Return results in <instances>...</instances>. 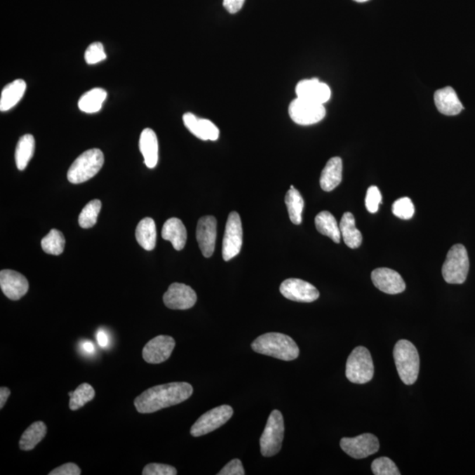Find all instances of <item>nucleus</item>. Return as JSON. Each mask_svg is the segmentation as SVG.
<instances>
[{
	"label": "nucleus",
	"instance_id": "obj_1",
	"mask_svg": "<svg viewBox=\"0 0 475 475\" xmlns=\"http://www.w3.org/2000/svg\"><path fill=\"white\" fill-rule=\"evenodd\" d=\"M193 387L187 382H173L149 388L135 399L134 405L141 414L161 410L188 400Z\"/></svg>",
	"mask_w": 475,
	"mask_h": 475
},
{
	"label": "nucleus",
	"instance_id": "obj_2",
	"mask_svg": "<svg viewBox=\"0 0 475 475\" xmlns=\"http://www.w3.org/2000/svg\"><path fill=\"white\" fill-rule=\"evenodd\" d=\"M256 353L283 361H293L300 356V349L293 338L281 333H267L252 343Z\"/></svg>",
	"mask_w": 475,
	"mask_h": 475
},
{
	"label": "nucleus",
	"instance_id": "obj_3",
	"mask_svg": "<svg viewBox=\"0 0 475 475\" xmlns=\"http://www.w3.org/2000/svg\"><path fill=\"white\" fill-rule=\"evenodd\" d=\"M394 358L402 382L408 386L415 383L420 370V358L415 345L407 340H401L394 347Z\"/></svg>",
	"mask_w": 475,
	"mask_h": 475
},
{
	"label": "nucleus",
	"instance_id": "obj_4",
	"mask_svg": "<svg viewBox=\"0 0 475 475\" xmlns=\"http://www.w3.org/2000/svg\"><path fill=\"white\" fill-rule=\"evenodd\" d=\"M104 164L103 152L100 149H91L79 155L67 173L68 181L79 185L95 177Z\"/></svg>",
	"mask_w": 475,
	"mask_h": 475
},
{
	"label": "nucleus",
	"instance_id": "obj_5",
	"mask_svg": "<svg viewBox=\"0 0 475 475\" xmlns=\"http://www.w3.org/2000/svg\"><path fill=\"white\" fill-rule=\"evenodd\" d=\"M374 366L372 356L365 347H356L346 363V377L350 382L366 384L373 380Z\"/></svg>",
	"mask_w": 475,
	"mask_h": 475
},
{
	"label": "nucleus",
	"instance_id": "obj_6",
	"mask_svg": "<svg viewBox=\"0 0 475 475\" xmlns=\"http://www.w3.org/2000/svg\"><path fill=\"white\" fill-rule=\"evenodd\" d=\"M469 272V258L463 245L456 244L448 251L443 265L442 275L446 283L461 284L466 281Z\"/></svg>",
	"mask_w": 475,
	"mask_h": 475
},
{
	"label": "nucleus",
	"instance_id": "obj_7",
	"mask_svg": "<svg viewBox=\"0 0 475 475\" xmlns=\"http://www.w3.org/2000/svg\"><path fill=\"white\" fill-rule=\"evenodd\" d=\"M284 436V422L282 413L273 410L260 439L263 457H272L280 452Z\"/></svg>",
	"mask_w": 475,
	"mask_h": 475
},
{
	"label": "nucleus",
	"instance_id": "obj_8",
	"mask_svg": "<svg viewBox=\"0 0 475 475\" xmlns=\"http://www.w3.org/2000/svg\"><path fill=\"white\" fill-rule=\"evenodd\" d=\"M234 415V409L230 406L222 405L201 415L199 420L193 424L190 434L199 438L227 424Z\"/></svg>",
	"mask_w": 475,
	"mask_h": 475
},
{
	"label": "nucleus",
	"instance_id": "obj_9",
	"mask_svg": "<svg viewBox=\"0 0 475 475\" xmlns=\"http://www.w3.org/2000/svg\"><path fill=\"white\" fill-rule=\"evenodd\" d=\"M291 120L300 126H312L324 119L326 109L323 104L300 98L295 99L289 106Z\"/></svg>",
	"mask_w": 475,
	"mask_h": 475
},
{
	"label": "nucleus",
	"instance_id": "obj_10",
	"mask_svg": "<svg viewBox=\"0 0 475 475\" xmlns=\"http://www.w3.org/2000/svg\"><path fill=\"white\" fill-rule=\"evenodd\" d=\"M243 242V230L240 215L236 211L229 214L222 248V256L225 262L240 254Z\"/></svg>",
	"mask_w": 475,
	"mask_h": 475
},
{
	"label": "nucleus",
	"instance_id": "obj_11",
	"mask_svg": "<svg viewBox=\"0 0 475 475\" xmlns=\"http://www.w3.org/2000/svg\"><path fill=\"white\" fill-rule=\"evenodd\" d=\"M340 446L343 452L356 460L365 459L380 450L379 439L370 433H366L356 438H343Z\"/></svg>",
	"mask_w": 475,
	"mask_h": 475
},
{
	"label": "nucleus",
	"instance_id": "obj_12",
	"mask_svg": "<svg viewBox=\"0 0 475 475\" xmlns=\"http://www.w3.org/2000/svg\"><path fill=\"white\" fill-rule=\"evenodd\" d=\"M280 293L287 300L295 302L311 303L317 300L320 293L313 284L297 279L284 280L280 286Z\"/></svg>",
	"mask_w": 475,
	"mask_h": 475
},
{
	"label": "nucleus",
	"instance_id": "obj_13",
	"mask_svg": "<svg viewBox=\"0 0 475 475\" xmlns=\"http://www.w3.org/2000/svg\"><path fill=\"white\" fill-rule=\"evenodd\" d=\"M196 291L185 283H173L163 296L165 306L172 310H188L195 306Z\"/></svg>",
	"mask_w": 475,
	"mask_h": 475
},
{
	"label": "nucleus",
	"instance_id": "obj_14",
	"mask_svg": "<svg viewBox=\"0 0 475 475\" xmlns=\"http://www.w3.org/2000/svg\"><path fill=\"white\" fill-rule=\"evenodd\" d=\"M175 339L168 335H159L149 341L143 349V359L149 363H161L172 355Z\"/></svg>",
	"mask_w": 475,
	"mask_h": 475
},
{
	"label": "nucleus",
	"instance_id": "obj_15",
	"mask_svg": "<svg viewBox=\"0 0 475 475\" xmlns=\"http://www.w3.org/2000/svg\"><path fill=\"white\" fill-rule=\"evenodd\" d=\"M0 287L3 293L11 300H19L25 296L29 284L25 276L11 269H3L0 272Z\"/></svg>",
	"mask_w": 475,
	"mask_h": 475
},
{
	"label": "nucleus",
	"instance_id": "obj_16",
	"mask_svg": "<svg viewBox=\"0 0 475 475\" xmlns=\"http://www.w3.org/2000/svg\"><path fill=\"white\" fill-rule=\"evenodd\" d=\"M196 240L204 257L213 255L217 240V220L213 216L201 218L196 227Z\"/></svg>",
	"mask_w": 475,
	"mask_h": 475
},
{
	"label": "nucleus",
	"instance_id": "obj_17",
	"mask_svg": "<svg viewBox=\"0 0 475 475\" xmlns=\"http://www.w3.org/2000/svg\"><path fill=\"white\" fill-rule=\"evenodd\" d=\"M297 98L310 100V102L324 104L331 98V90L326 83L317 78L303 79L296 86Z\"/></svg>",
	"mask_w": 475,
	"mask_h": 475
},
{
	"label": "nucleus",
	"instance_id": "obj_18",
	"mask_svg": "<svg viewBox=\"0 0 475 475\" xmlns=\"http://www.w3.org/2000/svg\"><path fill=\"white\" fill-rule=\"evenodd\" d=\"M372 280L377 289L387 294L401 293L406 289V283L400 274L391 269L380 268L373 270Z\"/></svg>",
	"mask_w": 475,
	"mask_h": 475
},
{
	"label": "nucleus",
	"instance_id": "obj_19",
	"mask_svg": "<svg viewBox=\"0 0 475 475\" xmlns=\"http://www.w3.org/2000/svg\"><path fill=\"white\" fill-rule=\"evenodd\" d=\"M182 119L187 129L199 140L216 141L220 137V130L210 120L202 119L192 113L183 114Z\"/></svg>",
	"mask_w": 475,
	"mask_h": 475
},
{
	"label": "nucleus",
	"instance_id": "obj_20",
	"mask_svg": "<svg viewBox=\"0 0 475 475\" xmlns=\"http://www.w3.org/2000/svg\"><path fill=\"white\" fill-rule=\"evenodd\" d=\"M434 100L436 109L446 116H456L464 109L455 90L450 86L436 91Z\"/></svg>",
	"mask_w": 475,
	"mask_h": 475
},
{
	"label": "nucleus",
	"instance_id": "obj_21",
	"mask_svg": "<svg viewBox=\"0 0 475 475\" xmlns=\"http://www.w3.org/2000/svg\"><path fill=\"white\" fill-rule=\"evenodd\" d=\"M162 238L171 242L173 248L181 251L185 248L187 242V230L185 225L179 218H172L166 221L161 232Z\"/></svg>",
	"mask_w": 475,
	"mask_h": 475
},
{
	"label": "nucleus",
	"instance_id": "obj_22",
	"mask_svg": "<svg viewBox=\"0 0 475 475\" xmlns=\"http://www.w3.org/2000/svg\"><path fill=\"white\" fill-rule=\"evenodd\" d=\"M140 150L147 168H154L159 161V143L157 136L152 129L147 128L142 131L140 138Z\"/></svg>",
	"mask_w": 475,
	"mask_h": 475
},
{
	"label": "nucleus",
	"instance_id": "obj_23",
	"mask_svg": "<svg viewBox=\"0 0 475 475\" xmlns=\"http://www.w3.org/2000/svg\"><path fill=\"white\" fill-rule=\"evenodd\" d=\"M342 179V161L334 157L328 161L322 170L320 185L324 192H330L341 183Z\"/></svg>",
	"mask_w": 475,
	"mask_h": 475
},
{
	"label": "nucleus",
	"instance_id": "obj_24",
	"mask_svg": "<svg viewBox=\"0 0 475 475\" xmlns=\"http://www.w3.org/2000/svg\"><path fill=\"white\" fill-rule=\"evenodd\" d=\"M26 89L27 84L23 79H16L6 85L0 96V110L6 112L15 107L22 99Z\"/></svg>",
	"mask_w": 475,
	"mask_h": 475
},
{
	"label": "nucleus",
	"instance_id": "obj_25",
	"mask_svg": "<svg viewBox=\"0 0 475 475\" xmlns=\"http://www.w3.org/2000/svg\"><path fill=\"white\" fill-rule=\"evenodd\" d=\"M339 227L343 241L349 248L355 249L361 246L363 236L359 229L356 227L355 218H354L352 213H345L343 214Z\"/></svg>",
	"mask_w": 475,
	"mask_h": 475
},
{
	"label": "nucleus",
	"instance_id": "obj_26",
	"mask_svg": "<svg viewBox=\"0 0 475 475\" xmlns=\"http://www.w3.org/2000/svg\"><path fill=\"white\" fill-rule=\"evenodd\" d=\"M138 244L147 251L154 250L157 240L155 222L151 218H145L138 223L136 229Z\"/></svg>",
	"mask_w": 475,
	"mask_h": 475
},
{
	"label": "nucleus",
	"instance_id": "obj_27",
	"mask_svg": "<svg viewBox=\"0 0 475 475\" xmlns=\"http://www.w3.org/2000/svg\"><path fill=\"white\" fill-rule=\"evenodd\" d=\"M315 227L320 234L328 236L335 243L341 241V231L335 218L328 211H321L315 218Z\"/></svg>",
	"mask_w": 475,
	"mask_h": 475
},
{
	"label": "nucleus",
	"instance_id": "obj_28",
	"mask_svg": "<svg viewBox=\"0 0 475 475\" xmlns=\"http://www.w3.org/2000/svg\"><path fill=\"white\" fill-rule=\"evenodd\" d=\"M107 93L102 88H93L86 92L79 100V109L86 114L99 112L107 99Z\"/></svg>",
	"mask_w": 475,
	"mask_h": 475
},
{
	"label": "nucleus",
	"instance_id": "obj_29",
	"mask_svg": "<svg viewBox=\"0 0 475 475\" xmlns=\"http://www.w3.org/2000/svg\"><path fill=\"white\" fill-rule=\"evenodd\" d=\"M47 434V426L44 422H36L24 431L20 439V448L22 450H31L45 438Z\"/></svg>",
	"mask_w": 475,
	"mask_h": 475
},
{
	"label": "nucleus",
	"instance_id": "obj_30",
	"mask_svg": "<svg viewBox=\"0 0 475 475\" xmlns=\"http://www.w3.org/2000/svg\"><path fill=\"white\" fill-rule=\"evenodd\" d=\"M36 141L32 135L26 134L20 138L15 151V162L17 168L23 171L27 168L31 159L33 158Z\"/></svg>",
	"mask_w": 475,
	"mask_h": 475
},
{
	"label": "nucleus",
	"instance_id": "obj_31",
	"mask_svg": "<svg viewBox=\"0 0 475 475\" xmlns=\"http://www.w3.org/2000/svg\"><path fill=\"white\" fill-rule=\"evenodd\" d=\"M286 204L290 221L294 225L302 223L304 199L300 193L294 188V186H290L289 192L286 193Z\"/></svg>",
	"mask_w": 475,
	"mask_h": 475
},
{
	"label": "nucleus",
	"instance_id": "obj_32",
	"mask_svg": "<svg viewBox=\"0 0 475 475\" xmlns=\"http://www.w3.org/2000/svg\"><path fill=\"white\" fill-rule=\"evenodd\" d=\"M68 394L70 396L69 408H70L71 410L75 411L84 407L86 403L91 401L95 397V391L91 384L83 383L79 384L77 389L70 392Z\"/></svg>",
	"mask_w": 475,
	"mask_h": 475
},
{
	"label": "nucleus",
	"instance_id": "obj_33",
	"mask_svg": "<svg viewBox=\"0 0 475 475\" xmlns=\"http://www.w3.org/2000/svg\"><path fill=\"white\" fill-rule=\"evenodd\" d=\"M41 248L46 254L59 255L65 250V239L61 232L52 229L48 235L41 240Z\"/></svg>",
	"mask_w": 475,
	"mask_h": 475
},
{
	"label": "nucleus",
	"instance_id": "obj_34",
	"mask_svg": "<svg viewBox=\"0 0 475 475\" xmlns=\"http://www.w3.org/2000/svg\"><path fill=\"white\" fill-rule=\"evenodd\" d=\"M100 209H102V203L100 200H93L86 204L79 217V224L81 227L84 229L93 227L96 224Z\"/></svg>",
	"mask_w": 475,
	"mask_h": 475
},
{
	"label": "nucleus",
	"instance_id": "obj_35",
	"mask_svg": "<svg viewBox=\"0 0 475 475\" xmlns=\"http://www.w3.org/2000/svg\"><path fill=\"white\" fill-rule=\"evenodd\" d=\"M373 473L375 475H400L396 464L389 457H381L373 461L372 464Z\"/></svg>",
	"mask_w": 475,
	"mask_h": 475
},
{
	"label": "nucleus",
	"instance_id": "obj_36",
	"mask_svg": "<svg viewBox=\"0 0 475 475\" xmlns=\"http://www.w3.org/2000/svg\"><path fill=\"white\" fill-rule=\"evenodd\" d=\"M393 213L401 220H410L415 214L414 203L408 197H402L394 203Z\"/></svg>",
	"mask_w": 475,
	"mask_h": 475
},
{
	"label": "nucleus",
	"instance_id": "obj_37",
	"mask_svg": "<svg viewBox=\"0 0 475 475\" xmlns=\"http://www.w3.org/2000/svg\"><path fill=\"white\" fill-rule=\"evenodd\" d=\"M107 58L106 52L104 51L103 44L96 41L90 44L85 52V60L86 64L95 65L105 60Z\"/></svg>",
	"mask_w": 475,
	"mask_h": 475
},
{
	"label": "nucleus",
	"instance_id": "obj_38",
	"mask_svg": "<svg viewBox=\"0 0 475 475\" xmlns=\"http://www.w3.org/2000/svg\"><path fill=\"white\" fill-rule=\"evenodd\" d=\"M381 201H382V196H381L379 188L376 186L370 187L367 190L366 199L367 210L370 213H376L379 210Z\"/></svg>",
	"mask_w": 475,
	"mask_h": 475
},
{
	"label": "nucleus",
	"instance_id": "obj_39",
	"mask_svg": "<svg viewBox=\"0 0 475 475\" xmlns=\"http://www.w3.org/2000/svg\"><path fill=\"white\" fill-rule=\"evenodd\" d=\"M143 475H176L177 470L175 467L169 466V464L151 463L145 467Z\"/></svg>",
	"mask_w": 475,
	"mask_h": 475
},
{
	"label": "nucleus",
	"instance_id": "obj_40",
	"mask_svg": "<svg viewBox=\"0 0 475 475\" xmlns=\"http://www.w3.org/2000/svg\"><path fill=\"white\" fill-rule=\"evenodd\" d=\"M218 475H245L243 464L240 460L234 459L230 461L222 469Z\"/></svg>",
	"mask_w": 475,
	"mask_h": 475
},
{
	"label": "nucleus",
	"instance_id": "obj_41",
	"mask_svg": "<svg viewBox=\"0 0 475 475\" xmlns=\"http://www.w3.org/2000/svg\"><path fill=\"white\" fill-rule=\"evenodd\" d=\"M81 469L74 463H67L55 468L48 475H81Z\"/></svg>",
	"mask_w": 475,
	"mask_h": 475
},
{
	"label": "nucleus",
	"instance_id": "obj_42",
	"mask_svg": "<svg viewBox=\"0 0 475 475\" xmlns=\"http://www.w3.org/2000/svg\"><path fill=\"white\" fill-rule=\"evenodd\" d=\"M246 0H223V6L228 13H238L244 6Z\"/></svg>",
	"mask_w": 475,
	"mask_h": 475
},
{
	"label": "nucleus",
	"instance_id": "obj_43",
	"mask_svg": "<svg viewBox=\"0 0 475 475\" xmlns=\"http://www.w3.org/2000/svg\"><path fill=\"white\" fill-rule=\"evenodd\" d=\"M97 342L102 348H107L109 344V335L104 330H99L96 334Z\"/></svg>",
	"mask_w": 475,
	"mask_h": 475
},
{
	"label": "nucleus",
	"instance_id": "obj_44",
	"mask_svg": "<svg viewBox=\"0 0 475 475\" xmlns=\"http://www.w3.org/2000/svg\"><path fill=\"white\" fill-rule=\"evenodd\" d=\"M81 349L83 352L88 354V355H93L95 352V344L91 341H88V340H85V341L81 342Z\"/></svg>",
	"mask_w": 475,
	"mask_h": 475
},
{
	"label": "nucleus",
	"instance_id": "obj_45",
	"mask_svg": "<svg viewBox=\"0 0 475 475\" xmlns=\"http://www.w3.org/2000/svg\"><path fill=\"white\" fill-rule=\"evenodd\" d=\"M10 395H11V391L8 387H2L0 388V408H4Z\"/></svg>",
	"mask_w": 475,
	"mask_h": 475
},
{
	"label": "nucleus",
	"instance_id": "obj_46",
	"mask_svg": "<svg viewBox=\"0 0 475 475\" xmlns=\"http://www.w3.org/2000/svg\"><path fill=\"white\" fill-rule=\"evenodd\" d=\"M354 1L358 2V3H365V2L369 1V0H354Z\"/></svg>",
	"mask_w": 475,
	"mask_h": 475
}]
</instances>
